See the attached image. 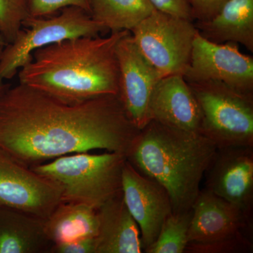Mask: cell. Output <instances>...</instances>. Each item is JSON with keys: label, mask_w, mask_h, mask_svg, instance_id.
Instances as JSON below:
<instances>
[{"label": "cell", "mask_w": 253, "mask_h": 253, "mask_svg": "<svg viewBox=\"0 0 253 253\" xmlns=\"http://www.w3.org/2000/svg\"><path fill=\"white\" fill-rule=\"evenodd\" d=\"M140 130L118 95L71 104L21 83L0 89V149L27 167L96 149L126 156Z\"/></svg>", "instance_id": "cell-1"}, {"label": "cell", "mask_w": 253, "mask_h": 253, "mask_svg": "<svg viewBox=\"0 0 253 253\" xmlns=\"http://www.w3.org/2000/svg\"><path fill=\"white\" fill-rule=\"evenodd\" d=\"M126 31L65 40L36 50L18 71L19 83L71 104L118 95L116 46Z\"/></svg>", "instance_id": "cell-2"}, {"label": "cell", "mask_w": 253, "mask_h": 253, "mask_svg": "<svg viewBox=\"0 0 253 253\" xmlns=\"http://www.w3.org/2000/svg\"><path fill=\"white\" fill-rule=\"evenodd\" d=\"M217 149L201 133L179 130L152 120L141 129L126 159L165 188L173 212H184L191 211Z\"/></svg>", "instance_id": "cell-3"}, {"label": "cell", "mask_w": 253, "mask_h": 253, "mask_svg": "<svg viewBox=\"0 0 253 253\" xmlns=\"http://www.w3.org/2000/svg\"><path fill=\"white\" fill-rule=\"evenodd\" d=\"M126 161V155L121 153H76L31 168L59 184L61 203L85 205L98 210L122 194L123 169Z\"/></svg>", "instance_id": "cell-4"}, {"label": "cell", "mask_w": 253, "mask_h": 253, "mask_svg": "<svg viewBox=\"0 0 253 253\" xmlns=\"http://www.w3.org/2000/svg\"><path fill=\"white\" fill-rule=\"evenodd\" d=\"M201 112L200 133L218 149L253 147V94L216 81L188 83Z\"/></svg>", "instance_id": "cell-5"}, {"label": "cell", "mask_w": 253, "mask_h": 253, "mask_svg": "<svg viewBox=\"0 0 253 253\" xmlns=\"http://www.w3.org/2000/svg\"><path fill=\"white\" fill-rule=\"evenodd\" d=\"M107 31L90 14L76 6H69L55 16L29 17L11 42L6 43L0 54V88L29 63L36 50L65 40L97 36Z\"/></svg>", "instance_id": "cell-6"}, {"label": "cell", "mask_w": 253, "mask_h": 253, "mask_svg": "<svg viewBox=\"0 0 253 253\" xmlns=\"http://www.w3.org/2000/svg\"><path fill=\"white\" fill-rule=\"evenodd\" d=\"M130 33L146 59L163 78L183 76L198 33L194 21L156 9Z\"/></svg>", "instance_id": "cell-7"}, {"label": "cell", "mask_w": 253, "mask_h": 253, "mask_svg": "<svg viewBox=\"0 0 253 253\" xmlns=\"http://www.w3.org/2000/svg\"><path fill=\"white\" fill-rule=\"evenodd\" d=\"M59 184L0 149V206L46 219L61 203Z\"/></svg>", "instance_id": "cell-8"}, {"label": "cell", "mask_w": 253, "mask_h": 253, "mask_svg": "<svg viewBox=\"0 0 253 253\" xmlns=\"http://www.w3.org/2000/svg\"><path fill=\"white\" fill-rule=\"evenodd\" d=\"M183 77L188 83L220 82L239 92L253 94V58L241 53L236 43L217 44L198 32Z\"/></svg>", "instance_id": "cell-9"}, {"label": "cell", "mask_w": 253, "mask_h": 253, "mask_svg": "<svg viewBox=\"0 0 253 253\" xmlns=\"http://www.w3.org/2000/svg\"><path fill=\"white\" fill-rule=\"evenodd\" d=\"M119 68L118 96L128 117L139 129L151 121L150 104L155 88L163 78L126 31L116 46Z\"/></svg>", "instance_id": "cell-10"}, {"label": "cell", "mask_w": 253, "mask_h": 253, "mask_svg": "<svg viewBox=\"0 0 253 253\" xmlns=\"http://www.w3.org/2000/svg\"><path fill=\"white\" fill-rule=\"evenodd\" d=\"M122 194L128 211L136 221L144 250L156 241L166 218L172 212L170 198L165 188L125 163Z\"/></svg>", "instance_id": "cell-11"}, {"label": "cell", "mask_w": 253, "mask_h": 253, "mask_svg": "<svg viewBox=\"0 0 253 253\" xmlns=\"http://www.w3.org/2000/svg\"><path fill=\"white\" fill-rule=\"evenodd\" d=\"M206 172V189L239 208L252 219L253 147L218 149Z\"/></svg>", "instance_id": "cell-12"}, {"label": "cell", "mask_w": 253, "mask_h": 253, "mask_svg": "<svg viewBox=\"0 0 253 253\" xmlns=\"http://www.w3.org/2000/svg\"><path fill=\"white\" fill-rule=\"evenodd\" d=\"M191 211L189 243L212 242L252 229V219L206 188L200 191Z\"/></svg>", "instance_id": "cell-13"}, {"label": "cell", "mask_w": 253, "mask_h": 253, "mask_svg": "<svg viewBox=\"0 0 253 253\" xmlns=\"http://www.w3.org/2000/svg\"><path fill=\"white\" fill-rule=\"evenodd\" d=\"M150 115L151 121L169 127L200 133L201 109L182 75H171L158 82L151 97Z\"/></svg>", "instance_id": "cell-14"}, {"label": "cell", "mask_w": 253, "mask_h": 253, "mask_svg": "<svg viewBox=\"0 0 253 253\" xmlns=\"http://www.w3.org/2000/svg\"><path fill=\"white\" fill-rule=\"evenodd\" d=\"M97 212L96 253L144 252L140 230L126 208L123 194L109 200Z\"/></svg>", "instance_id": "cell-15"}, {"label": "cell", "mask_w": 253, "mask_h": 253, "mask_svg": "<svg viewBox=\"0 0 253 253\" xmlns=\"http://www.w3.org/2000/svg\"><path fill=\"white\" fill-rule=\"evenodd\" d=\"M194 25L208 41L241 44L253 52V0H228L212 19Z\"/></svg>", "instance_id": "cell-16"}, {"label": "cell", "mask_w": 253, "mask_h": 253, "mask_svg": "<svg viewBox=\"0 0 253 253\" xmlns=\"http://www.w3.org/2000/svg\"><path fill=\"white\" fill-rule=\"evenodd\" d=\"M45 219L0 206V253H50Z\"/></svg>", "instance_id": "cell-17"}, {"label": "cell", "mask_w": 253, "mask_h": 253, "mask_svg": "<svg viewBox=\"0 0 253 253\" xmlns=\"http://www.w3.org/2000/svg\"><path fill=\"white\" fill-rule=\"evenodd\" d=\"M98 227L97 210L83 204L60 203L44 221V230L52 244L96 237Z\"/></svg>", "instance_id": "cell-18"}, {"label": "cell", "mask_w": 253, "mask_h": 253, "mask_svg": "<svg viewBox=\"0 0 253 253\" xmlns=\"http://www.w3.org/2000/svg\"><path fill=\"white\" fill-rule=\"evenodd\" d=\"M91 17L107 31H131L156 9L150 0H89Z\"/></svg>", "instance_id": "cell-19"}, {"label": "cell", "mask_w": 253, "mask_h": 253, "mask_svg": "<svg viewBox=\"0 0 253 253\" xmlns=\"http://www.w3.org/2000/svg\"><path fill=\"white\" fill-rule=\"evenodd\" d=\"M192 211L172 212L163 222L156 241L146 248V253H184L189 244Z\"/></svg>", "instance_id": "cell-20"}, {"label": "cell", "mask_w": 253, "mask_h": 253, "mask_svg": "<svg viewBox=\"0 0 253 253\" xmlns=\"http://www.w3.org/2000/svg\"><path fill=\"white\" fill-rule=\"evenodd\" d=\"M29 17L26 0H0V35L11 42Z\"/></svg>", "instance_id": "cell-21"}, {"label": "cell", "mask_w": 253, "mask_h": 253, "mask_svg": "<svg viewBox=\"0 0 253 253\" xmlns=\"http://www.w3.org/2000/svg\"><path fill=\"white\" fill-rule=\"evenodd\" d=\"M243 232L231 237L208 243H189L184 253H252L253 244L251 234Z\"/></svg>", "instance_id": "cell-22"}, {"label": "cell", "mask_w": 253, "mask_h": 253, "mask_svg": "<svg viewBox=\"0 0 253 253\" xmlns=\"http://www.w3.org/2000/svg\"><path fill=\"white\" fill-rule=\"evenodd\" d=\"M31 17H46L69 6H76L90 14L89 0H26Z\"/></svg>", "instance_id": "cell-23"}, {"label": "cell", "mask_w": 253, "mask_h": 253, "mask_svg": "<svg viewBox=\"0 0 253 253\" xmlns=\"http://www.w3.org/2000/svg\"><path fill=\"white\" fill-rule=\"evenodd\" d=\"M194 21H206L218 14L228 0H188Z\"/></svg>", "instance_id": "cell-24"}, {"label": "cell", "mask_w": 253, "mask_h": 253, "mask_svg": "<svg viewBox=\"0 0 253 253\" xmlns=\"http://www.w3.org/2000/svg\"><path fill=\"white\" fill-rule=\"evenodd\" d=\"M96 237H84L53 244L50 253H96Z\"/></svg>", "instance_id": "cell-25"}, {"label": "cell", "mask_w": 253, "mask_h": 253, "mask_svg": "<svg viewBox=\"0 0 253 253\" xmlns=\"http://www.w3.org/2000/svg\"><path fill=\"white\" fill-rule=\"evenodd\" d=\"M150 1L154 4L156 9L194 21L192 14H191V6L188 0H150Z\"/></svg>", "instance_id": "cell-26"}, {"label": "cell", "mask_w": 253, "mask_h": 253, "mask_svg": "<svg viewBox=\"0 0 253 253\" xmlns=\"http://www.w3.org/2000/svg\"><path fill=\"white\" fill-rule=\"evenodd\" d=\"M5 44H6V42H5L4 38L0 35V47H3Z\"/></svg>", "instance_id": "cell-27"}, {"label": "cell", "mask_w": 253, "mask_h": 253, "mask_svg": "<svg viewBox=\"0 0 253 253\" xmlns=\"http://www.w3.org/2000/svg\"><path fill=\"white\" fill-rule=\"evenodd\" d=\"M3 47H4V46H3ZM3 47H0V54H1V50H2Z\"/></svg>", "instance_id": "cell-28"}]
</instances>
